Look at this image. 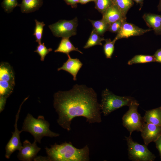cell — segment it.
Wrapping results in <instances>:
<instances>
[{
	"label": "cell",
	"instance_id": "39",
	"mask_svg": "<svg viewBox=\"0 0 161 161\" xmlns=\"http://www.w3.org/2000/svg\"><path fill=\"white\" fill-rule=\"evenodd\" d=\"M160 107V108H161V106Z\"/></svg>",
	"mask_w": 161,
	"mask_h": 161
},
{
	"label": "cell",
	"instance_id": "38",
	"mask_svg": "<svg viewBox=\"0 0 161 161\" xmlns=\"http://www.w3.org/2000/svg\"><path fill=\"white\" fill-rule=\"evenodd\" d=\"M116 0H112L113 3L116 1Z\"/></svg>",
	"mask_w": 161,
	"mask_h": 161
},
{
	"label": "cell",
	"instance_id": "19",
	"mask_svg": "<svg viewBox=\"0 0 161 161\" xmlns=\"http://www.w3.org/2000/svg\"><path fill=\"white\" fill-rule=\"evenodd\" d=\"M105 40L104 38L101 37V36L93 29L89 38L83 48L88 49L96 45H102L101 42Z\"/></svg>",
	"mask_w": 161,
	"mask_h": 161
},
{
	"label": "cell",
	"instance_id": "22",
	"mask_svg": "<svg viewBox=\"0 0 161 161\" xmlns=\"http://www.w3.org/2000/svg\"><path fill=\"white\" fill-rule=\"evenodd\" d=\"M153 62H155L153 55H140L134 56L128 61V64L131 65L134 64Z\"/></svg>",
	"mask_w": 161,
	"mask_h": 161
},
{
	"label": "cell",
	"instance_id": "33",
	"mask_svg": "<svg viewBox=\"0 0 161 161\" xmlns=\"http://www.w3.org/2000/svg\"><path fill=\"white\" fill-rule=\"evenodd\" d=\"M7 99L0 97V112H1L4 109L6 104Z\"/></svg>",
	"mask_w": 161,
	"mask_h": 161
},
{
	"label": "cell",
	"instance_id": "13",
	"mask_svg": "<svg viewBox=\"0 0 161 161\" xmlns=\"http://www.w3.org/2000/svg\"><path fill=\"white\" fill-rule=\"evenodd\" d=\"M102 14V19L109 25L119 20H126V18L114 3Z\"/></svg>",
	"mask_w": 161,
	"mask_h": 161
},
{
	"label": "cell",
	"instance_id": "37",
	"mask_svg": "<svg viewBox=\"0 0 161 161\" xmlns=\"http://www.w3.org/2000/svg\"><path fill=\"white\" fill-rule=\"evenodd\" d=\"M136 1L137 3H142L143 0H133Z\"/></svg>",
	"mask_w": 161,
	"mask_h": 161
},
{
	"label": "cell",
	"instance_id": "15",
	"mask_svg": "<svg viewBox=\"0 0 161 161\" xmlns=\"http://www.w3.org/2000/svg\"><path fill=\"white\" fill-rule=\"evenodd\" d=\"M143 118L146 123L161 126V108L160 107L146 111Z\"/></svg>",
	"mask_w": 161,
	"mask_h": 161
},
{
	"label": "cell",
	"instance_id": "23",
	"mask_svg": "<svg viewBox=\"0 0 161 161\" xmlns=\"http://www.w3.org/2000/svg\"><path fill=\"white\" fill-rule=\"evenodd\" d=\"M133 0H116L114 3L120 10L123 16L126 17V15L129 9L133 6Z\"/></svg>",
	"mask_w": 161,
	"mask_h": 161
},
{
	"label": "cell",
	"instance_id": "20",
	"mask_svg": "<svg viewBox=\"0 0 161 161\" xmlns=\"http://www.w3.org/2000/svg\"><path fill=\"white\" fill-rule=\"evenodd\" d=\"M15 83L0 80V97L7 98L12 92Z\"/></svg>",
	"mask_w": 161,
	"mask_h": 161
},
{
	"label": "cell",
	"instance_id": "36",
	"mask_svg": "<svg viewBox=\"0 0 161 161\" xmlns=\"http://www.w3.org/2000/svg\"><path fill=\"white\" fill-rule=\"evenodd\" d=\"M158 10L159 11H161V0H160L159 4L157 6Z\"/></svg>",
	"mask_w": 161,
	"mask_h": 161
},
{
	"label": "cell",
	"instance_id": "1",
	"mask_svg": "<svg viewBox=\"0 0 161 161\" xmlns=\"http://www.w3.org/2000/svg\"><path fill=\"white\" fill-rule=\"evenodd\" d=\"M53 106L58 115V123L68 131L71 130L72 120L77 117L85 118L89 123L102 121L97 94L85 85L76 84L69 90L55 93Z\"/></svg>",
	"mask_w": 161,
	"mask_h": 161
},
{
	"label": "cell",
	"instance_id": "10",
	"mask_svg": "<svg viewBox=\"0 0 161 161\" xmlns=\"http://www.w3.org/2000/svg\"><path fill=\"white\" fill-rule=\"evenodd\" d=\"M36 142L34 140L32 143L28 140H25L23 143V146L19 150L17 155L18 159L22 161L34 160L41 149L37 146Z\"/></svg>",
	"mask_w": 161,
	"mask_h": 161
},
{
	"label": "cell",
	"instance_id": "9",
	"mask_svg": "<svg viewBox=\"0 0 161 161\" xmlns=\"http://www.w3.org/2000/svg\"><path fill=\"white\" fill-rule=\"evenodd\" d=\"M152 30L151 29H144L135 25L124 21L117 35L114 39L115 41L122 38L140 36Z\"/></svg>",
	"mask_w": 161,
	"mask_h": 161
},
{
	"label": "cell",
	"instance_id": "27",
	"mask_svg": "<svg viewBox=\"0 0 161 161\" xmlns=\"http://www.w3.org/2000/svg\"><path fill=\"white\" fill-rule=\"evenodd\" d=\"M1 6L6 12L9 13L15 7H20V4L18 3L17 0H3L1 3Z\"/></svg>",
	"mask_w": 161,
	"mask_h": 161
},
{
	"label": "cell",
	"instance_id": "28",
	"mask_svg": "<svg viewBox=\"0 0 161 161\" xmlns=\"http://www.w3.org/2000/svg\"><path fill=\"white\" fill-rule=\"evenodd\" d=\"M52 50L51 48H47L44 43L39 44L35 52H37L41 57V60L44 61L46 56Z\"/></svg>",
	"mask_w": 161,
	"mask_h": 161
},
{
	"label": "cell",
	"instance_id": "30",
	"mask_svg": "<svg viewBox=\"0 0 161 161\" xmlns=\"http://www.w3.org/2000/svg\"><path fill=\"white\" fill-rule=\"evenodd\" d=\"M65 3L68 5H69L72 8L76 7L77 4L79 3V0H64Z\"/></svg>",
	"mask_w": 161,
	"mask_h": 161
},
{
	"label": "cell",
	"instance_id": "29",
	"mask_svg": "<svg viewBox=\"0 0 161 161\" xmlns=\"http://www.w3.org/2000/svg\"><path fill=\"white\" fill-rule=\"evenodd\" d=\"M126 20H121L114 22L109 25L108 30L114 33H117L120 30L123 22Z\"/></svg>",
	"mask_w": 161,
	"mask_h": 161
},
{
	"label": "cell",
	"instance_id": "25",
	"mask_svg": "<svg viewBox=\"0 0 161 161\" xmlns=\"http://www.w3.org/2000/svg\"><path fill=\"white\" fill-rule=\"evenodd\" d=\"M105 43L103 46V50L107 58H111L114 50V44L116 41L114 39L111 41L110 39H105Z\"/></svg>",
	"mask_w": 161,
	"mask_h": 161
},
{
	"label": "cell",
	"instance_id": "4",
	"mask_svg": "<svg viewBox=\"0 0 161 161\" xmlns=\"http://www.w3.org/2000/svg\"><path fill=\"white\" fill-rule=\"evenodd\" d=\"M101 96L100 107L104 116L109 115L113 111L124 106H129L138 102L131 97L116 95L107 89L103 91Z\"/></svg>",
	"mask_w": 161,
	"mask_h": 161
},
{
	"label": "cell",
	"instance_id": "18",
	"mask_svg": "<svg viewBox=\"0 0 161 161\" xmlns=\"http://www.w3.org/2000/svg\"><path fill=\"white\" fill-rule=\"evenodd\" d=\"M69 38H63L61 40L57 48L54 52H62L69 55V53L73 51H77L81 54L83 53L75 47L69 39Z\"/></svg>",
	"mask_w": 161,
	"mask_h": 161
},
{
	"label": "cell",
	"instance_id": "17",
	"mask_svg": "<svg viewBox=\"0 0 161 161\" xmlns=\"http://www.w3.org/2000/svg\"><path fill=\"white\" fill-rule=\"evenodd\" d=\"M0 80L15 83L13 70L10 66L6 62H2L0 64Z\"/></svg>",
	"mask_w": 161,
	"mask_h": 161
},
{
	"label": "cell",
	"instance_id": "5",
	"mask_svg": "<svg viewBox=\"0 0 161 161\" xmlns=\"http://www.w3.org/2000/svg\"><path fill=\"white\" fill-rule=\"evenodd\" d=\"M128 145L129 159L133 161H153L155 155L148 149L147 145L134 142L130 135L125 137Z\"/></svg>",
	"mask_w": 161,
	"mask_h": 161
},
{
	"label": "cell",
	"instance_id": "34",
	"mask_svg": "<svg viewBox=\"0 0 161 161\" xmlns=\"http://www.w3.org/2000/svg\"><path fill=\"white\" fill-rule=\"evenodd\" d=\"M34 161H49L48 157H47L38 156L35 157L34 159Z\"/></svg>",
	"mask_w": 161,
	"mask_h": 161
},
{
	"label": "cell",
	"instance_id": "16",
	"mask_svg": "<svg viewBox=\"0 0 161 161\" xmlns=\"http://www.w3.org/2000/svg\"><path fill=\"white\" fill-rule=\"evenodd\" d=\"M43 4V0H22L21 11L22 13H31L38 10Z\"/></svg>",
	"mask_w": 161,
	"mask_h": 161
},
{
	"label": "cell",
	"instance_id": "8",
	"mask_svg": "<svg viewBox=\"0 0 161 161\" xmlns=\"http://www.w3.org/2000/svg\"><path fill=\"white\" fill-rule=\"evenodd\" d=\"M28 98V97L26 98L22 103L16 115L15 123L14 125V131L12 132V136L7 143L5 148L6 151L5 157L7 159H9L12 154L16 150L19 151L22 146V144L21 141L20 135V133L22 132V130L21 131L18 130L17 126V122L21 106Z\"/></svg>",
	"mask_w": 161,
	"mask_h": 161
},
{
	"label": "cell",
	"instance_id": "7",
	"mask_svg": "<svg viewBox=\"0 0 161 161\" xmlns=\"http://www.w3.org/2000/svg\"><path fill=\"white\" fill-rule=\"evenodd\" d=\"M78 20L76 17L72 20H60L49 26L53 35L57 37L69 38L76 34Z\"/></svg>",
	"mask_w": 161,
	"mask_h": 161
},
{
	"label": "cell",
	"instance_id": "2",
	"mask_svg": "<svg viewBox=\"0 0 161 161\" xmlns=\"http://www.w3.org/2000/svg\"><path fill=\"white\" fill-rule=\"evenodd\" d=\"M49 161H88L89 150L88 145L78 149L70 142L60 144L55 143L50 148H45Z\"/></svg>",
	"mask_w": 161,
	"mask_h": 161
},
{
	"label": "cell",
	"instance_id": "12",
	"mask_svg": "<svg viewBox=\"0 0 161 161\" xmlns=\"http://www.w3.org/2000/svg\"><path fill=\"white\" fill-rule=\"evenodd\" d=\"M67 55L68 60L61 67L58 68V71L63 70L69 72L73 76V80H76L77 75L82 67L83 64L78 59L72 58L69 55Z\"/></svg>",
	"mask_w": 161,
	"mask_h": 161
},
{
	"label": "cell",
	"instance_id": "3",
	"mask_svg": "<svg viewBox=\"0 0 161 161\" xmlns=\"http://www.w3.org/2000/svg\"><path fill=\"white\" fill-rule=\"evenodd\" d=\"M49 126V123L45 120L43 116L39 115L36 119L28 113L23 123L21 130L22 131L30 133L33 136L34 140L40 143L44 137H52L59 136V134L50 130Z\"/></svg>",
	"mask_w": 161,
	"mask_h": 161
},
{
	"label": "cell",
	"instance_id": "26",
	"mask_svg": "<svg viewBox=\"0 0 161 161\" xmlns=\"http://www.w3.org/2000/svg\"><path fill=\"white\" fill-rule=\"evenodd\" d=\"M95 2V8L102 14L114 3L112 0H96Z\"/></svg>",
	"mask_w": 161,
	"mask_h": 161
},
{
	"label": "cell",
	"instance_id": "14",
	"mask_svg": "<svg viewBox=\"0 0 161 161\" xmlns=\"http://www.w3.org/2000/svg\"><path fill=\"white\" fill-rule=\"evenodd\" d=\"M143 18L147 26L152 28L156 34L161 35V15L145 13Z\"/></svg>",
	"mask_w": 161,
	"mask_h": 161
},
{
	"label": "cell",
	"instance_id": "21",
	"mask_svg": "<svg viewBox=\"0 0 161 161\" xmlns=\"http://www.w3.org/2000/svg\"><path fill=\"white\" fill-rule=\"evenodd\" d=\"M92 23L94 29L100 36H103L106 32L108 30L109 24L103 20L94 21L89 19Z\"/></svg>",
	"mask_w": 161,
	"mask_h": 161
},
{
	"label": "cell",
	"instance_id": "11",
	"mask_svg": "<svg viewBox=\"0 0 161 161\" xmlns=\"http://www.w3.org/2000/svg\"><path fill=\"white\" fill-rule=\"evenodd\" d=\"M145 144L154 142L161 135V126L150 123H145L140 131Z\"/></svg>",
	"mask_w": 161,
	"mask_h": 161
},
{
	"label": "cell",
	"instance_id": "6",
	"mask_svg": "<svg viewBox=\"0 0 161 161\" xmlns=\"http://www.w3.org/2000/svg\"><path fill=\"white\" fill-rule=\"evenodd\" d=\"M138 102L129 106L128 111L123 115V125L130 132L131 135L134 131H140L145 123L143 117L138 112Z\"/></svg>",
	"mask_w": 161,
	"mask_h": 161
},
{
	"label": "cell",
	"instance_id": "35",
	"mask_svg": "<svg viewBox=\"0 0 161 161\" xmlns=\"http://www.w3.org/2000/svg\"><path fill=\"white\" fill-rule=\"evenodd\" d=\"M96 0H79V3L81 4H85L90 2H95Z\"/></svg>",
	"mask_w": 161,
	"mask_h": 161
},
{
	"label": "cell",
	"instance_id": "24",
	"mask_svg": "<svg viewBox=\"0 0 161 161\" xmlns=\"http://www.w3.org/2000/svg\"><path fill=\"white\" fill-rule=\"evenodd\" d=\"M35 26L33 35L35 37V41L39 44L41 43L43 28L45 24L43 21L40 22L36 19L35 20Z\"/></svg>",
	"mask_w": 161,
	"mask_h": 161
},
{
	"label": "cell",
	"instance_id": "31",
	"mask_svg": "<svg viewBox=\"0 0 161 161\" xmlns=\"http://www.w3.org/2000/svg\"><path fill=\"white\" fill-rule=\"evenodd\" d=\"M153 56L155 62L161 63V49L157 50Z\"/></svg>",
	"mask_w": 161,
	"mask_h": 161
},
{
	"label": "cell",
	"instance_id": "32",
	"mask_svg": "<svg viewBox=\"0 0 161 161\" xmlns=\"http://www.w3.org/2000/svg\"><path fill=\"white\" fill-rule=\"evenodd\" d=\"M154 142L156 144V147L159 151L160 156L161 159V135Z\"/></svg>",
	"mask_w": 161,
	"mask_h": 161
}]
</instances>
